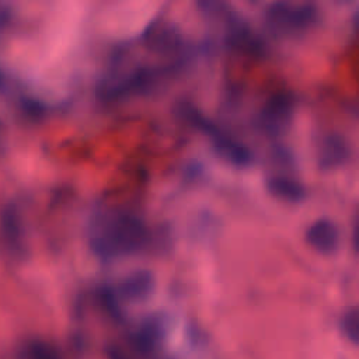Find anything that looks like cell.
I'll return each instance as SVG.
<instances>
[{
  "mask_svg": "<svg viewBox=\"0 0 359 359\" xmlns=\"http://www.w3.org/2000/svg\"><path fill=\"white\" fill-rule=\"evenodd\" d=\"M269 31L280 36H293L310 29L318 20V10L313 3L273 1L264 13Z\"/></svg>",
  "mask_w": 359,
  "mask_h": 359,
  "instance_id": "cell-3",
  "label": "cell"
},
{
  "mask_svg": "<svg viewBox=\"0 0 359 359\" xmlns=\"http://www.w3.org/2000/svg\"><path fill=\"white\" fill-rule=\"evenodd\" d=\"M358 325V314H356V310L352 309L349 310L346 314H345V318H344V327H345V331H348L349 334H352V338L355 339L356 338V327Z\"/></svg>",
  "mask_w": 359,
  "mask_h": 359,
  "instance_id": "cell-11",
  "label": "cell"
},
{
  "mask_svg": "<svg viewBox=\"0 0 359 359\" xmlns=\"http://www.w3.org/2000/svg\"><path fill=\"white\" fill-rule=\"evenodd\" d=\"M351 156L346 137L341 133H328L318 147V167L321 170H335L344 165Z\"/></svg>",
  "mask_w": 359,
  "mask_h": 359,
  "instance_id": "cell-6",
  "label": "cell"
},
{
  "mask_svg": "<svg viewBox=\"0 0 359 359\" xmlns=\"http://www.w3.org/2000/svg\"><path fill=\"white\" fill-rule=\"evenodd\" d=\"M266 189L278 199L299 203L306 198V188L294 178L285 175H271L266 178Z\"/></svg>",
  "mask_w": 359,
  "mask_h": 359,
  "instance_id": "cell-10",
  "label": "cell"
},
{
  "mask_svg": "<svg viewBox=\"0 0 359 359\" xmlns=\"http://www.w3.org/2000/svg\"><path fill=\"white\" fill-rule=\"evenodd\" d=\"M175 111L181 119H184L191 126H194L195 129L206 135L212 143L215 153L223 160H226L229 164L234 167L245 168L254 163L255 160L254 153L247 144L238 142L237 139H233L230 135L223 132L216 123L208 119L192 104L180 102Z\"/></svg>",
  "mask_w": 359,
  "mask_h": 359,
  "instance_id": "cell-2",
  "label": "cell"
},
{
  "mask_svg": "<svg viewBox=\"0 0 359 359\" xmlns=\"http://www.w3.org/2000/svg\"><path fill=\"white\" fill-rule=\"evenodd\" d=\"M160 69L136 67L126 73H108L97 86V95L102 101H118L129 95L146 93L153 88L161 76Z\"/></svg>",
  "mask_w": 359,
  "mask_h": 359,
  "instance_id": "cell-4",
  "label": "cell"
},
{
  "mask_svg": "<svg viewBox=\"0 0 359 359\" xmlns=\"http://www.w3.org/2000/svg\"><path fill=\"white\" fill-rule=\"evenodd\" d=\"M294 105L296 101L290 93L272 94L258 112V128L269 136L283 135L293 121Z\"/></svg>",
  "mask_w": 359,
  "mask_h": 359,
  "instance_id": "cell-5",
  "label": "cell"
},
{
  "mask_svg": "<svg viewBox=\"0 0 359 359\" xmlns=\"http://www.w3.org/2000/svg\"><path fill=\"white\" fill-rule=\"evenodd\" d=\"M154 289V278L146 269H139L129 273L119 285L121 296L129 300L146 299Z\"/></svg>",
  "mask_w": 359,
  "mask_h": 359,
  "instance_id": "cell-9",
  "label": "cell"
},
{
  "mask_svg": "<svg viewBox=\"0 0 359 359\" xmlns=\"http://www.w3.org/2000/svg\"><path fill=\"white\" fill-rule=\"evenodd\" d=\"M147 46L158 53L175 52L181 45V35L171 24H156L146 34Z\"/></svg>",
  "mask_w": 359,
  "mask_h": 359,
  "instance_id": "cell-8",
  "label": "cell"
},
{
  "mask_svg": "<svg viewBox=\"0 0 359 359\" xmlns=\"http://www.w3.org/2000/svg\"><path fill=\"white\" fill-rule=\"evenodd\" d=\"M150 240L146 223L128 212H101L90 224V248L102 261L142 251Z\"/></svg>",
  "mask_w": 359,
  "mask_h": 359,
  "instance_id": "cell-1",
  "label": "cell"
},
{
  "mask_svg": "<svg viewBox=\"0 0 359 359\" xmlns=\"http://www.w3.org/2000/svg\"><path fill=\"white\" fill-rule=\"evenodd\" d=\"M306 241L320 254H334L339 244L338 227L328 219H318L307 229Z\"/></svg>",
  "mask_w": 359,
  "mask_h": 359,
  "instance_id": "cell-7",
  "label": "cell"
}]
</instances>
